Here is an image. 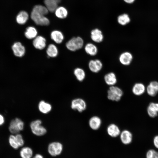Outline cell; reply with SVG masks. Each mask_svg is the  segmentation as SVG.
<instances>
[{
  "label": "cell",
  "mask_w": 158,
  "mask_h": 158,
  "mask_svg": "<svg viewBox=\"0 0 158 158\" xmlns=\"http://www.w3.org/2000/svg\"><path fill=\"white\" fill-rule=\"evenodd\" d=\"M84 44V42L83 38L78 36L72 37L66 42V45L68 50L74 51L81 49Z\"/></svg>",
  "instance_id": "cell-1"
},
{
  "label": "cell",
  "mask_w": 158,
  "mask_h": 158,
  "mask_svg": "<svg viewBox=\"0 0 158 158\" xmlns=\"http://www.w3.org/2000/svg\"><path fill=\"white\" fill-rule=\"evenodd\" d=\"M42 124V122L39 119L36 120L31 122L30 127L33 134L37 136H41L46 133V129Z\"/></svg>",
  "instance_id": "cell-2"
},
{
  "label": "cell",
  "mask_w": 158,
  "mask_h": 158,
  "mask_svg": "<svg viewBox=\"0 0 158 158\" xmlns=\"http://www.w3.org/2000/svg\"><path fill=\"white\" fill-rule=\"evenodd\" d=\"M30 18L37 25L41 26L48 25L50 23L49 20L45 15L32 11Z\"/></svg>",
  "instance_id": "cell-3"
},
{
  "label": "cell",
  "mask_w": 158,
  "mask_h": 158,
  "mask_svg": "<svg viewBox=\"0 0 158 158\" xmlns=\"http://www.w3.org/2000/svg\"><path fill=\"white\" fill-rule=\"evenodd\" d=\"M123 95L122 90L117 86H111L107 91L108 98L113 101H119Z\"/></svg>",
  "instance_id": "cell-4"
},
{
  "label": "cell",
  "mask_w": 158,
  "mask_h": 158,
  "mask_svg": "<svg viewBox=\"0 0 158 158\" xmlns=\"http://www.w3.org/2000/svg\"><path fill=\"white\" fill-rule=\"evenodd\" d=\"M63 148V145L60 142H53L49 145L48 150L49 153L51 156H56L61 154Z\"/></svg>",
  "instance_id": "cell-5"
},
{
  "label": "cell",
  "mask_w": 158,
  "mask_h": 158,
  "mask_svg": "<svg viewBox=\"0 0 158 158\" xmlns=\"http://www.w3.org/2000/svg\"><path fill=\"white\" fill-rule=\"evenodd\" d=\"M86 106L85 101L81 98L74 99L71 102V108L80 112L84 111L86 108Z\"/></svg>",
  "instance_id": "cell-6"
},
{
  "label": "cell",
  "mask_w": 158,
  "mask_h": 158,
  "mask_svg": "<svg viewBox=\"0 0 158 158\" xmlns=\"http://www.w3.org/2000/svg\"><path fill=\"white\" fill-rule=\"evenodd\" d=\"M88 66L90 70L94 73H97L102 69L103 64L99 59H92L89 61Z\"/></svg>",
  "instance_id": "cell-7"
},
{
  "label": "cell",
  "mask_w": 158,
  "mask_h": 158,
  "mask_svg": "<svg viewBox=\"0 0 158 158\" xmlns=\"http://www.w3.org/2000/svg\"><path fill=\"white\" fill-rule=\"evenodd\" d=\"M12 49L13 54L16 56L22 57L25 54V47L20 42H15L12 46Z\"/></svg>",
  "instance_id": "cell-8"
},
{
  "label": "cell",
  "mask_w": 158,
  "mask_h": 158,
  "mask_svg": "<svg viewBox=\"0 0 158 158\" xmlns=\"http://www.w3.org/2000/svg\"><path fill=\"white\" fill-rule=\"evenodd\" d=\"M90 38L95 42L99 43L104 39V35L101 30L96 28L92 30L90 32Z\"/></svg>",
  "instance_id": "cell-9"
},
{
  "label": "cell",
  "mask_w": 158,
  "mask_h": 158,
  "mask_svg": "<svg viewBox=\"0 0 158 158\" xmlns=\"http://www.w3.org/2000/svg\"><path fill=\"white\" fill-rule=\"evenodd\" d=\"M133 59L132 54L130 52L125 51L121 53L119 57V60L121 64L128 66L131 63Z\"/></svg>",
  "instance_id": "cell-10"
},
{
  "label": "cell",
  "mask_w": 158,
  "mask_h": 158,
  "mask_svg": "<svg viewBox=\"0 0 158 158\" xmlns=\"http://www.w3.org/2000/svg\"><path fill=\"white\" fill-rule=\"evenodd\" d=\"M32 44L35 48L40 50H42L46 47V40L42 36H37L34 39Z\"/></svg>",
  "instance_id": "cell-11"
},
{
  "label": "cell",
  "mask_w": 158,
  "mask_h": 158,
  "mask_svg": "<svg viewBox=\"0 0 158 158\" xmlns=\"http://www.w3.org/2000/svg\"><path fill=\"white\" fill-rule=\"evenodd\" d=\"M133 136L131 133L127 130H124L120 134V138L122 142L124 145H128L132 140Z\"/></svg>",
  "instance_id": "cell-12"
},
{
  "label": "cell",
  "mask_w": 158,
  "mask_h": 158,
  "mask_svg": "<svg viewBox=\"0 0 158 158\" xmlns=\"http://www.w3.org/2000/svg\"><path fill=\"white\" fill-rule=\"evenodd\" d=\"M104 81L108 85L114 86L117 82V79L115 73L112 72L108 73L104 77Z\"/></svg>",
  "instance_id": "cell-13"
},
{
  "label": "cell",
  "mask_w": 158,
  "mask_h": 158,
  "mask_svg": "<svg viewBox=\"0 0 158 158\" xmlns=\"http://www.w3.org/2000/svg\"><path fill=\"white\" fill-rule=\"evenodd\" d=\"M107 132L109 136L113 138L117 137L121 133L119 128L114 124H111L108 126Z\"/></svg>",
  "instance_id": "cell-14"
},
{
  "label": "cell",
  "mask_w": 158,
  "mask_h": 158,
  "mask_svg": "<svg viewBox=\"0 0 158 158\" xmlns=\"http://www.w3.org/2000/svg\"><path fill=\"white\" fill-rule=\"evenodd\" d=\"M29 18V15L28 12L25 11H22L17 14L16 20L18 24L23 25L27 22Z\"/></svg>",
  "instance_id": "cell-15"
},
{
  "label": "cell",
  "mask_w": 158,
  "mask_h": 158,
  "mask_svg": "<svg viewBox=\"0 0 158 158\" xmlns=\"http://www.w3.org/2000/svg\"><path fill=\"white\" fill-rule=\"evenodd\" d=\"M102 121L99 117L97 116L92 117L89 121V124L90 128L92 130H96L100 127Z\"/></svg>",
  "instance_id": "cell-16"
},
{
  "label": "cell",
  "mask_w": 158,
  "mask_h": 158,
  "mask_svg": "<svg viewBox=\"0 0 158 158\" xmlns=\"http://www.w3.org/2000/svg\"><path fill=\"white\" fill-rule=\"evenodd\" d=\"M84 50L87 54L92 56H95L98 51L97 47L91 43H88L85 45Z\"/></svg>",
  "instance_id": "cell-17"
},
{
  "label": "cell",
  "mask_w": 158,
  "mask_h": 158,
  "mask_svg": "<svg viewBox=\"0 0 158 158\" xmlns=\"http://www.w3.org/2000/svg\"><path fill=\"white\" fill-rule=\"evenodd\" d=\"M147 90L149 95L155 96L158 92V82L156 81L151 82L147 86Z\"/></svg>",
  "instance_id": "cell-18"
},
{
  "label": "cell",
  "mask_w": 158,
  "mask_h": 158,
  "mask_svg": "<svg viewBox=\"0 0 158 158\" xmlns=\"http://www.w3.org/2000/svg\"><path fill=\"white\" fill-rule=\"evenodd\" d=\"M38 108L41 112L44 114H47L50 111L52 107L49 103L42 100L39 103Z\"/></svg>",
  "instance_id": "cell-19"
},
{
  "label": "cell",
  "mask_w": 158,
  "mask_h": 158,
  "mask_svg": "<svg viewBox=\"0 0 158 158\" xmlns=\"http://www.w3.org/2000/svg\"><path fill=\"white\" fill-rule=\"evenodd\" d=\"M50 36L51 39L57 44L61 43L64 39V36L62 32L58 30L52 31Z\"/></svg>",
  "instance_id": "cell-20"
},
{
  "label": "cell",
  "mask_w": 158,
  "mask_h": 158,
  "mask_svg": "<svg viewBox=\"0 0 158 158\" xmlns=\"http://www.w3.org/2000/svg\"><path fill=\"white\" fill-rule=\"evenodd\" d=\"M54 12L56 16L60 19H64L68 15L67 9L63 6L58 7Z\"/></svg>",
  "instance_id": "cell-21"
},
{
  "label": "cell",
  "mask_w": 158,
  "mask_h": 158,
  "mask_svg": "<svg viewBox=\"0 0 158 158\" xmlns=\"http://www.w3.org/2000/svg\"><path fill=\"white\" fill-rule=\"evenodd\" d=\"M37 31L36 28L32 26L27 27L25 32V35L27 39H32L37 36Z\"/></svg>",
  "instance_id": "cell-22"
},
{
  "label": "cell",
  "mask_w": 158,
  "mask_h": 158,
  "mask_svg": "<svg viewBox=\"0 0 158 158\" xmlns=\"http://www.w3.org/2000/svg\"><path fill=\"white\" fill-rule=\"evenodd\" d=\"M145 87L144 85L140 83L135 84L133 86L132 91L134 94L136 95H140L145 92Z\"/></svg>",
  "instance_id": "cell-23"
},
{
  "label": "cell",
  "mask_w": 158,
  "mask_h": 158,
  "mask_svg": "<svg viewBox=\"0 0 158 158\" xmlns=\"http://www.w3.org/2000/svg\"><path fill=\"white\" fill-rule=\"evenodd\" d=\"M46 53L49 57H55L58 55V49L54 44H50L49 45L47 48Z\"/></svg>",
  "instance_id": "cell-24"
},
{
  "label": "cell",
  "mask_w": 158,
  "mask_h": 158,
  "mask_svg": "<svg viewBox=\"0 0 158 158\" xmlns=\"http://www.w3.org/2000/svg\"><path fill=\"white\" fill-rule=\"evenodd\" d=\"M74 74L77 79L80 82L83 81L85 78V72L82 68H77L74 71Z\"/></svg>",
  "instance_id": "cell-25"
},
{
  "label": "cell",
  "mask_w": 158,
  "mask_h": 158,
  "mask_svg": "<svg viewBox=\"0 0 158 158\" xmlns=\"http://www.w3.org/2000/svg\"><path fill=\"white\" fill-rule=\"evenodd\" d=\"M45 6L49 11L54 12L58 7V4L53 0H44Z\"/></svg>",
  "instance_id": "cell-26"
},
{
  "label": "cell",
  "mask_w": 158,
  "mask_h": 158,
  "mask_svg": "<svg viewBox=\"0 0 158 158\" xmlns=\"http://www.w3.org/2000/svg\"><path fill=\"white\" fill-rule=\"evenodd\" d=\"M32 155V150L28 147H23L20 152V155L22 158H31Z\"/></svg>",
  "instance_id": "cell-27"
},
{
  "label": "cell",
  "mask_w": 158,
  "mask_h": 158,
  "mask_svg": "<svg viewBox=\"0 0 158 158\" xmlns=\"http://www.w3.org/2000/svg\"><path fill=\"white\" fill-rule=\"evenodd\" d=\"M118 23L123 26L125 25L130 21V18L128 14L123 13L119 15L117 17Z\"/></svg>",
  "instance_id": "cell-28"
},
{
  "label": "cell",
  "mask_w": 158,
  "mask_h": 158,
  "mask_svg": "<svg viewBox=\"0 0 158 158\" xmlns=\"http://www.w3.org/2000/svg\"><path fill=\"white\" fill-rule=\"evenodd\" d=\"M147 112L149 115L151 117L154 118L157 115L158 113L155 106V103H150L147 109Z\"/></svg>",
  "instance_id": "cell-29"
},
{
  "label": "cell",
  "mask_w": 158,
  "mask_h": 158,
  "mask_svg": "<svg viewBox=\"0 0 158 158\" xmlns=\"http://www.w3.org/2000/svg\"><path fill=\"white\" fill-rule=\"evenodd\" d=\"M32 11H35L45 16L47 14L49 11L45 6L41 5H35L33 8Z\"/></svg>",
  "instance_id": "cell-30"
},
{
  "label": "cell",
  "mask_w": 158,
  "mask_h": 158,
  "mask_svg": "<svg viewBox=\"0 0 158 158\" xmlns=\"http://www.w3.org/2000/svg\"><path fill=\"white\" fill-rule=\"evenodd\" d=\"M9 129L10 131L13 134H18L20 131L18 128L17 121L16 119L11 121Z\"/></svg>",
  "instance_id": "cell-31"
},
{
  "label": "cell",
  "mask_w": 158,
  "mask_h": 158,
  "mask_svg": "<svg viewBox=\"0 0 158 158\" xmlns=\"http://www.w3.org/2000/svg\"><path fill=\"white\" fill-rule=\"evenodd\" d=\"M9 142L11 147L15 149H17L19 146L16 140L15 136L13 135H10L9 138Z\"/></svg>",
  "instance_id": "cell-32"
},
{
  "label": "cell",
  "mask_w": 158,
  "mask_h": 158,
  "mask_svg": "<svg viewBox=\"0 0 158 158\" xmlns=\"http://www.w3.org/2000/svg\"><path fill=\"white\" fill-rule=\"evenodd\" d=\"M146 158H158V152L154 149H150L147 152Z\"/></svg>",
  "instance_id": "cell-33"
},
{
  "label": "cell",
  "mask_w": 158,
  "mask_h": 158,
  "mask_svg": "<svg viewBox=\"0 0 158 158\" xmlns=\"http://www.w3.org/2000/svg\"><path fill=\"white\" fill-rule=\"evenodd\" d=\"M16 141L19 147L23 146L24 143V140H23L22 135L18 133L15 136Z\"/></svg>",
  "instance_id": "cell-34"
},
{
  "label": "cell",
  "mask_w": 158,
  "mask_h": 158,
  "mask_svg": "<svg viewBox=\"0 0 158 158\" xmlns=\"http://www.w3.org/2000/svg\"><path fill=\"white\" fill-rule=\"evenodd\" d=\"M17 121L18 126L20 131L23 130L24 127V123L23 122L20 118H16Z\"/></svg>",
  "instance_id": "cell-35"
},
{
  "label": "cell",
  "mask_w": 158,
  "mask_h": 158,
  "mask_svg": "<svg viewBox=\"0 0 158 158\" xmlns=\"http://www.w3.org/2000/svg\"><path fill=\"white\" fill-rule=\"evenodd\" d=\"M153 143L154 146L158 149V135L156 136L154 138Z\"/></svg>",
  "instance_id": "cell-36"
},
{
  "label": "cell",
  "mask_w": 158,
  "mask_h": 158,
  "mask_svg": "<svg viewBox=\"0 0 158 158\" xmlns=\"http://www.w3.org/2000/svg\"><path fill=\"white\" fill-rule=\"evenodd\" d=\"M4 122V119L3 117L0 114V125L2 124Z\"/></svg>",
  "instance_id": "cell-37"
},
{
  "label": "cell",
  "mask_w": 158,
  "mask_h": 158,
  "mask_svg": "<svg viewBox=\"0 0 158 158\" xmlns=\"http://www.w3.org/2000/svg\"><path fill=\"white\" fill-rule=\"evenodd\" d=\"M123 1L127 3L131 4L133 3L135 0H123Z\"/></svg>",
  "instance_id": "cell-38"
},
{
  "label": "cell",
  "mask_w": 158,
  "mask_h": 158,
  "mask_svg": "<svg viewBox=\"0 0 158 158\" xmlns=\"http://www.w3.org/2000/svg\"><path fill=\"white\" fill-rule=\"evenodd\" d=\"M33 158H44L41 155L39 154H36Z\"/></svg>",
  "instance_id": "cell-39"
},
{
  "label": "cell",
  "mask_w": 158,
  "mask_h": 158,
  "mask_svg": "<svg viewBox=\"0 0 158 158\" xmlns=\"http://www.w3.org/2000/svg\"><path fill=\"white\" fill-rule=\"evenodd\" d=\"M56 2L58 4L61 1V0H53Z\"/></svg>",
  "instance_id": "cell-40"
}]
</instances>
